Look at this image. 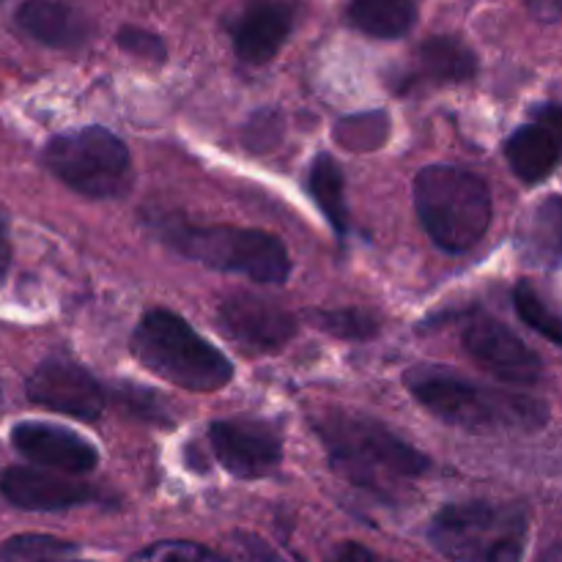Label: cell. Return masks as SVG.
Masks as SVG:
<instances>
[{
    "instance_id": "cell-24",
    "label": "cell",
    "mask_w": 562,
    "mask_h": 562,
    "mask_svg": "<svg viewBox=\"0 0 562 562\" xmlns=\"http://www.w3.org/2000/svg\"><path fill=\"white\" fill-rule=\"evenodd\" d=\"M130 562H228L223 554L192 541H159L137 552Z\"/></svg>"
},
{
    "instance_id": "cell-28",
    "label": "cell",
    "mask_w": 562,
    "mask_h": 562,
    "mask_svg": "<svg viewBox=\"0 0 562 562\" xmlns=\"http://www.w3.org/2000/svg\"><path fill=\"white\" fill-rule=\"evenodd\" d=\"M525 3L538 22H560L562 20V0H525Z\"/></svg>"
},
{
    "instance_id": "cell-29",
    "label": "cell",
    "mask_w": 562,
    "mask_h": 562,
    "mask_svg": "<svg viewBox=\"0 0 562 562\" xmlns=\"http://www.w3.org/2000/svg\"><path fill=\"white\" fill-rule=\"evenodd\" d=\"M11 267V239H9V223H5L3 212H0V280L5 278Z\"/></svg>"
},
{
    "instance_id": "cell-13",
    "label": "cell",
    "mask_w": 562,
    "mask_h": 562,
    "mask_svg": "<svg viewBox=\"0 0 562 562\" xmlns=\"http://www.w3.org/2000/svg\"><path fill=\"white\" fill-rule=\"evenodd\" d=\"M0 494L20 510H66L93 499V488L75 477L53 475L33 467H11L0 475Z\"/></svg>"
},
{
    "instance_id": "cell-14",
    "label": "cell",
    "mask_w": 562,
    "mask_h": 562,
    "mask_svg": "<svg viewBox=\"0 0 562 562\" xmlns=\"http://www.w3.org/2000/svg\"><path fill=\"white\" fill-rule=\"evenodd\" d=\"M294 27V11L280 0H256L236 20L234 53L241 64L263 66L280 53Z\"/></svg>"
},
{
    "instance_id": "cell-12",
    "label": "cell",
    "mask_w": 562,
    "mask_h": 562,
    "mask_svg": "<svg viewBox=\"0 0 562 562\" xmlns=\"http://www.w3.org/2000/svg\"><path fill=\"white\" fill-rule=\"evenodd\" d=\"M11 445L33 464L64 475H88L99 464L97 445L71 428L53 426V423H16L11 428Z\"/></svg>"
},
{
    "instance_id": "cell-23",
    "label": "cell",
    "mask_w": 562,
    "mask_h": 562,
    "mask_svg": "<svg viewBox=\"0 0 562 562\" xmlns=\"http://www.w3.org/2000/svg\"><path fill=\"white\" fill-rule=\"evenodd\" d=\"M514 307L527 327L536 329L554 346H562V316L547 305L541 294L530 283H519L514 289Z\"/></svg>"
},
{
    "instance_id": "cell-16",
    "label": "cell",
    "mask_w": 562,
    "mask_h": 562,
    "mask_svg": "<svg viewBox=\"0 0 562 562\" xmlns=\"http://www.w3.org/2000/svg\"><path fill=\"white\" fill-rule=\"evenodd\" d=\"M505 159H508L510 170L519 176L527 184H538V181L549 179L552 170L558 168L562 159L558 143L552 140L547 130L541 124H527L519 126L514 135L505 143Z\"/></svg>"
},
{
    "instance_id": "cell-21",
    "label": "cell",
    "mask_w": 562,
    "mask_h": 562,
    "mask_svg": "<svg viewBox=\"0 0 562 562\" xmlns=\"http://www.w3.org/2000/svg\"><path fill=\"white\" fill-rule=\"evenodd\" d=\"M77 552V543L42 532H25L0 543V562H55Z\"/></svg>"
},
{
    "instance_id": "cell-4",
    "label": "cell",
    "mask_w": 562,
    "mask_h": 562,
    "mask_svg": "<svg viewBox=\"0 0 562 562\" xmlns=\"http://www.w3.org/2000/svg\"><path fill=\"white\" fill-rule=\"evenodd\" d=\"M412 201L439 250L459 256L481 245L492 225V192L481 176L456 165H428L415 176Z\"/></svg>"
},
{
    "instance_id": "cell-9",
    "label": "cell",
    "mask_w": 562,
    "mask_h": 562,
    "mask_svg": "<svg viewBox=\"0 0 562 562\" xmlns=\"http://www.w3.org/2000/svg\"><path fill=\"white\" fill-rule=\"evenodd\" d=\"M461 340H464V349L470 351L472 360L481 362L486 371H492L503 382L530 387L543 376L541 357L519 335H514L505 324L486 316V313H477L464 324Z\"/></svg>"
},
{
    "instance_id": "cell-25",
    "label": "cell",
    "mask_w": 562,
    "mask_h": 562,
    "mask_svg": "<svg viewBox=\"0 0 562 562\" xmlns=\"http://www.w3.org/2000/svg\"><path fill=\"white\" fill-rule=\"evenodd\" d=\"M119 47L124 53L137 55V58H146V60H162L168 55L165 49L162 38L157 33L146 31V27H135V25H126L119 31Z\"/></svg>"
},
{
    "instance_id": "cell-17",
    "label": "cell",
    "mask_w": 562,
    "mask_h": 562,
    "mask_svg": "<svg viewBox=\"0 0 562 562\" xmlns=\"http://www.w3.org/2000/svg\"><path fill=\"white\" fill-rule=\"evenodd\" d=\"M346 20L371 38H401L415 27L417 0H351Z\"/></svg>"
},
{
    "instance_id": "cell-7",
    "label": "cell",
    "mask_w": 562,
    "mask_h": 562,
    "mask_svg": "<svg viewBox=\"0 0 562 562\" xmlns=\"http://www.w3.org/2000/svg\"><path fill=\"white\" fill-rule=\"evenodd\" d=\"M49 173L93 201L121 198L132 184V157L121 137L104 126L55 135L42 154Z\"/></svg>"
},
{
    "instance_id": "cell-6",
    "label": "cell",
    "mask_w": 562,
    "mask_h": 562,
    "mask_svg": "<svg viewBox=\"0 0 562 562\" xmlns=\"http://www.w3.org/2000/svg\"><path fill=\"white\" fill-rule=\"evenodd\" d=\"M428 541L450 562H521L527 514L503 503L448 505L434 516Z\"/></svg>"
},
{
    "instance_id": "cell-1",
    "label": "cell",
    "mask_w": 562,
    "mask_h": 562,
    "mask_svg": "<svg viewBox=\"0 0 562 562\" xmlns=\"http://www.w3.org/2000/svg\"><path fill=\"white\" fill-rule=\"evenodd\" d=\"M404 384L423 409L464 431H538L549 423V406L543 401L467 382L439 366L409 368Z\"/></svg>"
},
{
    "instance_id": "cell-18",
    "label": "cell",
    "mask_w": 562,
    "mask_h": 562,
    "mask_svg": "<svg viewBox=\"0 0 562 562\" xmlns=\"http://www.w3.org/2000/svg\"><path fill=\"white\" fill-rule=\"evenodd\" d=\"M417 69L431 82H467L477 75V58L461 38L431 36L417 49Z\"/></svg>"
},
{
    "instance_id": "cell-26",
    "label": "cell",
    "mask_w": 562,
    "mask_h": 562,
    "mask_svg": "<svg viewBox=\"0 0 562 562\" xmlns=\"http://www.w3.org/2000/svg\"><path fill=\"white\" fill-rule=\"evenodd\" d=\"M532 121L552 135L562 154V104H541V108L532 110Z\"/></svg>"
},
{
    "instance_id": "cell-10",
    "label": "cell",
    "mask_w": 562,
    "mask_h": 562,
    "mask_svg": "<svg viewBox=\"0 0 562 562\" xmlns=\"http://www.w3.org/2000/svg\"><path fill=\"white\" fill-rule=\"evenodd\" d=\"M209 445L225 472L241 481H256L278 470L283 445L269 426L256 420H217L209 426Z\"/></svg>"
},
{
    "instance_id": "cell-20",
    "label": "cell",
    "mask_w": 562,
    "mask_h": 562,
    "mask_svg": "<svg viewBox=\"0 0 562 562\" xmlns=\"http://www.w3.org/2000/svg\"><path fill=\"white\" fill-rule=\"evenodd\" d=\"M521 239L532 261H562V198H547L532 209Z\"/></svg>"
},
{
    "instance_id": "cell-31",
    "label": "cell",
    "mask_w": 562,
    "mask_h": 562,
    "mask_svg": "<svg viewBox=\"0 0 562 562\" xmlns=\"http://www.w3.org/2000/svg\"><path fill=\"white\" fill-rule=\"evenodd\" d=\"M55 562H64V560H55Z\"/></svg>"
},
{
    "instance_id": "cell-27",
    "label": "cell",
    "mask_w": 562,
    "mask_h": 562,
    "mask_svg": "<svg viewBox=\"0 0 562 562\" xmlns=\"http://www.w3.org/2000/svg\"><path fill=\"white\" fill-rule=\"evenodd\" d=\"M333 562H379V560L376 554H373L368 547H362V543L346 541L335 549Z\"/></svg>"
},
{
    "instance_id": "cell-11",
    "label": "cell",
    "mask_w": 562,
    "mask_h": 562,
    "mask_svg": "<svg viewBox=\"0 0 562 562\" xmlns=\"http://www.w3.org/2000/svg\"><path fill=\"white\" fill-rule=\"evenodd\" d=\"M220 327L241 349L269 355L280 351L296 335V318L278 302L256 294H234L220 305Z\"/></svg>"
},
{
    "instance_id": "cell-8",
    "label": "cell",
    "mask_w": 562,
    "mask_h": 562,
    "mask_svg": "<svg viewBox=\"0 0 562 562\" xmlns=\"http://www.w3.org/2000/svg\"><path fill=\"white\" fill-rule=\"evenodd\" d=\"M25 395L36 406L77 417V420H99L108 401L104 387L93 379V373L69 357H49L38 362L27 376Z\"/></svg>"
},
{
    "instance_id": "cell-15",
    "label": "cell",
    "mask_w": 562,
    "mask_h": 562,
    "mask_svg": "<svg viewBox=\"0 0 562 562\" xmlns=\"http://www.w3.org/2000/svg\"><path fill=\"white\" fill-rule=\"evenodd\" d=\"M14 25L33 42L53 49L80 47L88 38L86 16L60 0H22L14 11Z\"/></svg>"
},
{
    "instance_id": "cell-19",
    "label": "cell",
    "mask_w": 562,
    "mask_h": 562,
    "mask_svg": "<svg viewBox=\"0 0 562 562\" xmlns=\"http://www.w3.org/2000/svg\"><path fill=\"white\" fill-rule=\"evenodd\" d=\"M307 192L313 203L322 209L327 223L338 236L349 231V206H346V179L340 165L329 154H318L307 170Z\"/></svg>"
},
{
    "instance_id": "cell-2",
    "label": "cell",
    "mask_w": 562,
    "mask_h": 562,
    "mask_svg": "<svg viewBox=\"0 0 562 562\" xmlns=\"http://www.w3.org/2000/svg\"><path fill=\"white\" fill-rule=\"evenodd\" d=\"M316 434L335 470L355 486L382 492L390 483L415 481L431 470V459L404 442L384 423L357 412L329 409L316 420Z\"/></svg>"
},
{
    "instance_id": "cell-30",
    "label": "cell",
    "mask_w": 562,
    "mask_h": 562,
    "mask_svg": "<svg viewBox=\"0 0 562 562\" xmlns=\"http://www.w3.org/2000/svg\"><path fill=\"white\" fill-rule=\"evenodd\" d=\"M541 562H562V541L554 543V547L543 554Z\"/></svg>"
},
{
    "instance_id": "cell-22",
    "label": "cell",
    "mask_w": 562,
    "mask_h": 562,
    "mask_svg": "<svg viewBox=\"0 0 562 562\" xmlns=\"http://www.w3.org/2000/svg\"><path fill=\"white\" fill-rule=\"evenodd\" d=\"M307 318L313 327L335 335L340 340H368L379 333V322L373 313L360 307H340V311H311Z\"/></svg>"
},
{
    "instance_id": "cell-3",
    "label": "cell",
    "mask_w": 562,
    "mask_h": 562,
    "mask_svg": "<svg viewBox=\"0 0 562 562\" xmlns=\"http://www.w3.org/2000/svg\"><path fill=\"white\" fill-rule=\"evenodd\" d=\"M130 349L146 371L190 393H217L234 379L228 357L165 307H154L137 322Z\"/></svg>"
},
{
    "instance_id": "cell-5",
    "label": "cell",
    "mask_w": 562,
    "mask_h": 562,
    "mask_svg": "<svg viewBox=\"0 0 562 562\" xmlns=\"http://www.w3.org/2000/svg\"><path fill=\"white\" fill-rule=\"evenodd\" d=\"M159 236L179 256L203 263L214 272L250 278L256 283L278 285L291 274V258L278 236L239 225H187L168 223Z\"/></svg>"
}]
</instances>
